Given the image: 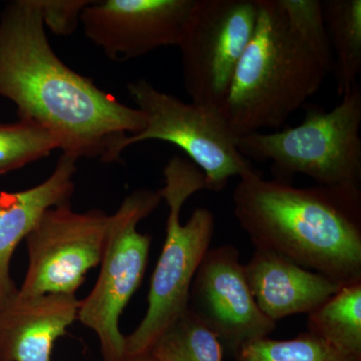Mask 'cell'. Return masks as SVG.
<instances>
[{
    "instance_id": "ac0fdd59",
    "label": "cell",
    "mask_w": 361,
    "mask_h": 361,
    "mask_svg": "<svg viewBox=\"0 0 361 361\" xmlns=\"http://www.w3.org/2000/svg\"><path fill=\"white\" fill-rule=\"evenodd\" d=\"M235 358L236 361H361L336 350L310 331L286 341L263 337L244 345Z\"/></svg>"
},
{
    "instance_id": "7402d4cb",
    "label": "cell",
    "mask_w": 361,
    "mask_h": 361,
    "mask_svg": "<svg viewBox=\"0 0 361 361\" xmlns=\"http://www.w3.org/2000/svg\"><path fill=\"white\" fill-rule=\"evenodd\" d=\"M125 361H156L149 353H144V355L126 356Z\"/></svg>"
},
{
    "instance_id": "5bb4252c",
    "label": "cell",
    "mask_w": 361,
    "mask_h": 361,
    "mask_svg": "<svg viewBox=\"0 0 361 361\" xmlns=\"http://www.w3.org/2000/svg\"><path fill=\"white\" fill-rule=\"evenodd\" d=\"M77 159L63 154L51 175L37 186L0 193V299L18 291L11 274V258L42 215L54 207L71 203L75 192Z\"/></svg>"
},
{
    "instance_id": "3957f363",
    "label": "cell",
    "mask_w": 361,
    "mask_h": 361,
    "mask_svg": "<svg viewBox=\"0 0 361 361\" xmlns=\"http://www.w3.org/2000/svg\"><path fill=\"white\" fill-rule=\"evenodd\" d=\"M255 32L223 115L237 137L278 130L322 87L329 71L292 32L277 0H257Z\"/></svg>"
},
{
    "instance_id": "2e32d148",
    "label": "cell",
    "mask_w": 361,
    "mask_h": 361,
    "mask_svg": "<svg viewBox=\"0 0 361 361\" xmlns=\"http://www.w3.org/2000/svg\"><path fill=\"white\" fill-rule=\"evenodd\" d=\"M307 329L336 350L361 358V282L342 286L308 314Z\"/></svg>"
},
{
    "instance_id": "4fadbf2b",
    "label": "cell",
    "mask_w": 361,
    "mask_h": 361,
    "mask_svg": "<svg viewBox=\"0 0 361 361\" xmlns=\"http://www.w3.org/2000/svg\"><path fill=\"white\" fill-rule=\"evenodd\" d=\"M244 271L259 310L276 323L290 315L310 314L342 287L280 254L260 249H255Z\"/></svg>"
},
{
    "instance_id": "d6986e66",
    "label": "cell",
    "mask_w": 361,
    "mask_h": 361,
    "mask_svg": "<svg viewBox=\"0 0 361 361\" xmlns=\"http://www.w3.org/2000/svg\"><path fill=\"white\" fill-rule=\"evenodd\" d=\"M61 149L58 137L32 123H0V175L13 172Z\"/></svg>"
},
{
    "instance_id": "9c48e42d",
    "label": "cell",
    "mask_w": 361,
    "mask_h": 361,
    "mask_svg": "<svg viewBox=\"0 0 361 361\" xmlns=\"http://www.w3.org/2000/svg\"><path fill=\"white\" fill-rule=\"evenodd\" d=\"M110 215L75 212L71 203L49 209L26 237L28 267L18 293L75 295L85 275L103 258Z\"/></svg>"
},
{
    "instance_id": "30bf717a",
    "label": "cell",
    "mask_w": 361,
    "mask_h": 361,
    "mask_svg": "<svg viewBox=\"0 0 361 361\" xmlns=\"http://www.w3.org/2000/svg\"><path fill=\"white\" fill-rule=\"evenodd\" d=\"M188 310L219 338L233 356L276 329L259 310L240 252L231 244L209 249L192 282Z\"/></svg>"
},
{
    "instance_id": "277c9868",
    "label": "cell",
    "mask_w": 361,
    "mask_h": 361,
    "mask_svg": "<svg viewBox=\"0 0 361 361\" xmlns=\"http://www.w3.org/2000/svg\"><path fill=\"white\" fill-rule=\"evenodd\" d=\"M164 178L165 185L158 193L169 207L165 243L152 276L146 315L125 336L126 356L149 353L161 334L186 312L192 282L215 231V216L203 207L185 224L180 222L188 199L207 190L203 173L192 161L175 156L164 168Z\"/></svg>"
},
{
    "instance_id": "e0dca14e",
    "label": "cell",
    "mask_w": 361,
    "mask_h": 361,
    "mask_svg": "<svg viewBox=\"0 0 361 361\" xmlns=\"http://www.w3.org/2000/svg\"><path fill=\"white\" fill-rule=\"evenodd\" d=\"M224 351L216 334L188 310L149 353L156 361H223Z\"/></svg>"
},
{
    "instance_id": "8fae6325",
    "label": "cell",
    "mask_w": 361,
    "mask_h": 361,
    "mask_svg": "<svg viewBox=\"0 0 361 361\" xmlns=\"http://www.w3.org/2000/svg\"><path fill=\"white\" fill-rule=\"evenodd\" d=\"M196 0L92 1L80 14L85 37L114 61L178 47Z\"/></svg>"
},
{
    "instance_id": "6da1fadb",
    "label": "cell",
    "mask_w": 361,
    "mask_h": 361,
    "mask_svg": "<svg viewBox=\"0 0 361 361\" xmlns=\"http://www.w3.org/2000/svg\"><path fill=\"white\" fill-rule=\"evenodd\" d=\"M0 97L14 104L20 121L49 130L77 160L118 161L126 139L146 126L139 109L61 61L37 0H16L0 16Z\"/></svg>"
},
{
    "instance_id": "ffe728a7",
    "label": "cell",
    "mask_w": 361,
    "mask_h": 361,
    "mask_svg": "<svg viewBox=\"0 0 361 361\" xmlns=\"http://www.w3.org/2000/svg\"><path fill=\"white\" fill-rule=\"evenodd\" d=\"M277 4L292 32L329 73L332 71L334 56L323 20L322 0H277Z\"/></svg>"
},
{
    "instance_id": "5b68a950",
    "label": "cell",
    "mask_w": 361,
    "mask_h": 361,
    "mask_svg": "<svg viewBox=\"0 0 361 361\" xmlns=\"http://www.w3.org/2000/svg\"><path fill=\"white\" fill-rule=\"evenodd\" d=\"M332 110L306 109L298 126L238 137L247 160L271 161L274 180L290 183L307 176L318 186L360 190L361 90L356 84Z\"/></svg>"
},
{
    "instance_id": "52a82bcc",
    "label": "cell",
    "mask_w": 361,
    "mask_h": 361,
    "mask_svg": "<svg viewBox=\"0 0 361 361\" xmlns=\"http://www.w3.org/2000/svg\"><path fill=\"white\" fill-rule=\"evenodd\" d=\"M130 97L144 114L146 126L130 135L123 149L145 141H163L179 147L203 173L207 190L221 192L230 179L258 171L240 153L238 137L232 132L222 111L185 103L161 92L146 80L127 85Z\"/></svg>"
},
{
    "instance_id": "ba28073f",
    "label": "cell",
    "mask_w": 361,
    "mask_h": 361,
    "mask_svg": "<svg viewBox=\"0 0 361 361\" xmlns=\"http://www.w3.org/2000/svg\"><path fill=\"white\" fill-rule=\"evenodd\" d=\"M257 16V0H196L178 45L192 103L223 111Z\"/></svg>"
},
{
    "instance_id": "8992f818",
    "label": "cell",
    "mask_w": 361,
    "mask_h": 361,
    "mask_svg": "<svg viewBox=\"0 0 361 361\" xmlns=\"http://www.w3.org/2000/svg\"><path fill=\"white\" fill-rule=\"evenodd\" d=\"M158 191L137 189L110 215L101 271L94 288L80 301L78 319L97 334L103 361H125L118 320L139 288L148 266L152 236L137 226L160 205Z\"/></svg>"
},
{
    "instance_id": "7a4b0ae2",
    "label": "cell",
    "mask_w": 361,
    "mask_h": 361,
    "mask_svg": "<svg viewBox=\"0 0 361 361\" xmlns=\"http://www.w3.org/2000/svg\"><path fill=\"white\" fill-rule=\"evenodd\" d=\"M233 204L255 249L342 286L361 282V190L294 187L256 171L239 178Z\"/></svg>"
},
{
    "instance_id": "9a60e30c",
    "label": "cell",
    "mask_w": 361,
    "mask_h": 361,
    "mask_svg": "<svg viewBox=\"0 0 361 361\" xmlns=\"http://www.w3.org/2000/svg\"><path fill=\"white\" fill-rule=\"evenodd\" d=\"M323 20L329 35L337 94L357 84L361 73L360 0H323Z\"/></svg>"
},
{
    "instance_id": "7c38bea8",
    "label": "cell",
    "mask_w": 361,
    "mask_h": 361,
    "mask_svg": "<svg viewBox=\"0 0 361 361\" xmlns=\"http://www.w3.org/2000/svg\"><path fill=\"white\" fill-rule=\"evenodd\" d=\"M75 295L0 299V361H51L54 343L78 319Z\"/></svg>"
},
{
    "instance_id": "44dd1931",
    "label": "cell",
    "mask_w": 361,
    "mask_h": 361,
    "mask_svg": "<svg viewBox=\"0 0 361 361\" xmlns=\"http://www.w3.org/2000/svg\"><path fill=\"white\" fill-rule=\"evenodd\" d=\"M44 26L58 35H70L77 30L80 14L90 0H37Z\"/></svg>"
}]
</instances>
